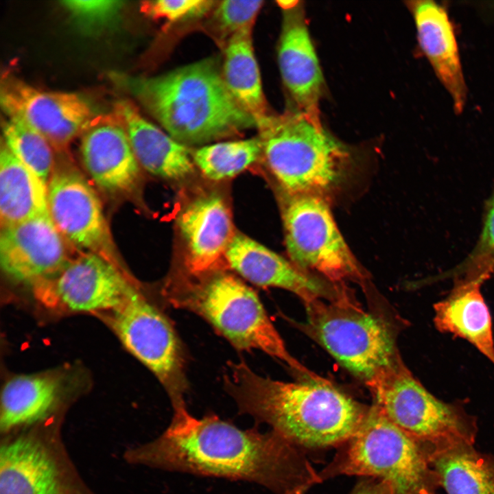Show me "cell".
Returning <instances> with one entry per match:
<instances>
[{"mask_svg": "<svg viewBox=\"0 0 494 494\" xmlns=\"http://www.w3.org/2000/svg\"><path fill=\"white\" fill-rule=\"evenodd\" d=\"M47 189L49 216L64 240L113 261L102 204L85 178L70 167L54 168Z\"/></svg>", "mask_w": 494, "mask_h": 494, "instance_id": "cell-13", "label": "cell"}, {"mask_svg": "<svg viewBox=\"0 0 494 494\" xmlns=\"http://www.w3.org/2000/svg\"><path fill=\"white\" fill-rule=\"evenodd\" d=\"M2 140L13 155L47 186L55 168L54 148L23 121L8 117L2 124Z\"/></svg>", "mask_w": 494, "mask_h": 494, "instance_id": "cell-28", "label": "cell"}, {"mask_svg": "<svg viewBox=\"0 0 494 494\" xmlns=\"http://www.w3.org/2000/svg\"><path fill=\"white\" fill-rule=\"evenodd\" d=\"M252 31V28L243 30L227 40L222 75L231 95L257 124L270 113L254 53Z\"/></svg>", "mask_w": 494, "mask_h": 494, "instance_id": "cell-25", "label": "cell"}, {"mask_svg": "<svg viewBox=\"0 0 494 494\" xmlns=\"http://www.w3.org/2000/svg\"><path fill=\"white\" fill-rule=\"evenodd\" d=\"M193 277L197 282L166 292L171 305L201 316L238 349L263 351L303 379L321 378L289 353L259 296L241 279L221 272Z\"/></svg>", "mask_w": 494, "mask_h": 494, "instance_id": "cell-5", "label": "cell"}, {"mask_svg": "<svg viewBox=\"0 0 494 494\" xmlns=\"http://www.w3.org/2000/svg\"><path fill=\"white\" fill-rule=\"evenodd\" d=\"M304 305L303 331L366 385L401 360L386 325L349 295Z\"/></svg>", "mask_w": 494, "mask_h": 494, "instance_id": "cell-6", "label": "cell"}, {"mask_svg": "<svg viewBox=\"0 0 494 494\" xmlns=\"http://www.w3.org/2000/svg\"><path fill=\"white\" fill-rule=\"evenodd\" d=\"M262 154L257 137L204 145L193 154L195 165L208 179L233 177L255 163Z\"/></svg>", "mask_w": 494, "mask_h": 494, "instance_id": "cell-27", "label": "cell"}, {"mask_svg": "<svg viewBox=\"0 0 494 494\" xmlns=\"http://www.w3.org/2000/svg\"><path fill=\"white\" fill-rule=\"evenodd\" d=\"M80 153L87 172L101 189L126 192L136 186L140 165L115 115L97 117L82 135Z\"/></svg>", "mask_w": 494, "mask_h": 494, "instance_id": "cell-19", "label": "cell"}, {"mask_svg": "<svg viewBox=\"0 0 494 494\" xmlns=\"http://www.w3.org/2000/svg\"><path fill=\"white\" fill-rule=\"evenodd\" d=\"M110 325L122 344L159 379L173 408L185 405V358L180 340L165 316L134 288L110 311Z\"/></svg>", "mask_w": 494, "mask_h": 494, "instance_id": "cell-10", "label": "cell"}, {"mask_svg": "<svg viewBox=\"0 0 494 494\" xmlns=\"http://www.w3.org/2000/svg\"><path fill=\"white\" fill-rule=\"evenodd\" d=\"M419 45L434 72L449 94L455 113L460 114L467 98V87L455 28L445 5L435 1L408 2Z\"/></svg>", "mask_w": 494, "mask_h": 494, "instance_id": "cell-18", "label": "cell"}, {"mask_svg": "<svg viewBox=\"0 0 494 494\" xmlns=\"http://www.w3.org/2000/svg\"><path fill=\"white\" fill-rule=\"evenodd\" d=\"M484 281H458L447 297L434 304V322L440 331L468 341L494 364L491 316L480 292Z\"/></svg>", "mask_w": 494, "mask_h": 494, "instance_id": "cell-21", "label": "cell"}, {"mask_svg": "<svg viewBox=\"0 0 494 494\" xmlns=\"http://www.w3.org/2000/svg\"><path fill=\"white\" fill-rule=\"evenodd\" d=\"M65 242L49 213L1 228V269L14 281L35 285L69 261Z\"/></svg>", "mask_w": 494, "mask_h": 494, "instance_id": "cell-14", "label": "cell"}, {"mask_svg": "<svg viewBox=\"0 0 494 494\" xmlns=\"http://www.w3.org/2000/svg\"><path fill=\"white\" fill-rule=\"evenodd\" d=\"M135 287L115 263L84 252L54 276L34 285V293L46 307L66 312L112 311Z\"/></svg>", "mask_w": 494, "mask_h": 494, "instance_id": "cell-11", "label": "cell"}, {"mask_svg": "<svg viewBox=\"0 0 494 494\" xmlns=\"http://www.w3.org/2000/svg\"><path fill=\"white\" fill-rule=\"evenodd\" d=\"M60 390L58 378L49 374L12 377L1 392V430L8 432L44 419L56 405Z\"/></svg>", "mask_w": 494, "mask_h": 494, "instance_id": "cell-24", "label": "cell"}, {"mask_svg": "<svg viewBox=\"0 0 494 494\" xmlns=\"http://www.w3.org/2000/svg\"><path fill=\"white\" fill-rule=\"evenodd\" d=\"M61 3L80 27L89 31L99 30L115 22L124 6V1L114 0H71Z\"/></svg>", "mask_w": 494, "mask_h": 494, "instance_id": "cell-29", "label": "cell"}, {"mask_svg": "<svg viewBox=\"0 0 494 494\" xmlns=\"http://www.w3.org/2000/svg\"><path fill=\"white\" fill-rule=\"evenodd\" d=\"M47 213V185L13 155L1 139V228Z\"/></svg>", "mask_w": 494, "mask_h": 494, "instance_id": "cell-23", "label": "cell"}, {"mask_svg": "<svg viewBox=\"0 0 494 494\" xmlns=\"http://www.w3.org/2000/svg\"><path fill=\"white\" fill-rule=\"evenodd\" d=\"M0 494H60L57 466L38 440L21 437L1 446Z\"/></svg>", "mask_w": 494, "mask_h": 494, "instance_id": "cell-22", "label": "cell"}, {"mask_svg": "<svg viewBox=\"0 0 494 494\" xmlns=\"http://www.w3.org/2000/svg\"><path fill=\"white\" fill-rule=\"evenodd\" d=\"M353 494H395L392 486L387 482L379 480L362 484Z\"/></svg>", "mask_w": 494, "mask_h": 494, "instance_id": "cell-33", "label": "cell"}, {"mask_svg": "<svg viewBox=\"0 0 494 494\" xmlns=\"http://www.w3.org/2000/svg\"><path fill=\"white\" fill-rule=\"evenodd\" d=\"M336 462L335 472L372 476L388 482L395 494L427 489L428 457L420 444L390 421L375 404Z\"/></svg>", "mask_w": 494, "mask_h": 494, "instance_id": "cell-8", "label": "cell"}, {"mask_svg": "<svg viewBox=\"0 0 494 494\" xmlns=\"http://www.w3.org/2000/svg\"><path fill=\"white\" fill-rule=\"evenodd\" d=\"M468 447L432 459L440 482L448 494H494V456L480 455Z\"/></svg>", "mask_w": 494, "mask_h": 494, "instance_id": "cell-26", "label": "cell"}, {"mask_svg": "<svg viewBox=\"0 0 494 494\" xmlns=\"http://www.w3.org/2000/svg\"><path fill=\"white\" fill-rule=\"evenodd\" d=\"M481 255L467 273L468 277L488 279L494 272V198L486 219L481 242Z\"/></svg>", "mask_w": 494, "mask_h": 494, "instance_id": "cell-32", "label": "cell"}, {"mask_svg": "<svg viewBox=\"0 0 494 494\" xmlns=\"http://www.w3.org/2000/svg\"><path fill=\"white\" fill-rule=\"evenodd\" d=\"M281 198L285 244L290 261L333 284L363 281L366 274L340 232L327 198L285 192Z\"/></svg>", "mask_w": 494, "mask_h": 494, "instance_id": "cell-9", "label": "cell"}, {"mask_svg": "<svg viewBox=\"0 0 494 494\" xmlns=\"http://www.w3.org/2000/svg\"><path fill=\"white\" fill-rule=\"evenodd\" d=\"M366 386L387 418L419 443L434 447L431 459L445 451L471 445L472 419L460 408L431 394L402 360Z\"/></svg>", "mask_w": 494, "mask_h": 494, "instance_id": "cell-7", "label": "cell"}, {"mask_svg": "<svg viewBox=\"0 0 494 494\" xmlns=\"http://www.w3.org/2000/svg\"><path fill=\"white\" fill-rule=\"evenodd\" d=\"M177 224L188 272L195 277L213 272L235 233L224 198L216 193L196 198L182 210Z\"/></svg>", "mask_w": 494, "mask_h": 494, "instance_id": "cell-16", "label": "cell"}, {"mask_svg": "<svg viewBox=\"0 0 494 494\" xmlns=\"http://www.w3.org/2000/svg\"><path fill=\"white\" fill-rule=\"evenodd\" d=\"M115 77L169 135L186 146L207 145L257 127L228 91L214 60L157 76Z\"/></svg>", "mask_w": 494, "mask_h": 494, "instance_id": "cell-3", "label": "cell"}, {"mask_svg": "<svg viewBox=\"0 0 494 494\" xmlns=\"http://www.w3.org/2000/svg\"><path fill=\"white\" fill-rule=\"evenodd\" d=\"M216 2L208 0H156L143 1L141 11L154 19L176 23L206 14Z\"/></svg>", "mask_w": 494, "mask_h": 494, "instance_id": "cell-31", "label": "cell"}, {"mask_svg": "<svg viewBox=\"0 0 494 494\" xmlns=\"http://www.w3.org/2000/svg\"><path fill=\"white\" fill-rule=\"evenodd\" d=\"M0 101L8 117L29 125L58 152H65L98 117L78 93L41 90L12 76L1 81Z\"/></svg>", "mask_w": 494, "mask_h": 494, "instance_id": "cell-12", "label": "cell"}, {"mask_svg": "<svg viewBox=\"0 0 494 494\" xmlns=\"http://www.w3.org/2000/svg\"><path fill=\"white\" fill-rule=\"evenodd\" d=\"M300 2H298L299 3ZM298 3L286 12L278 51L283 81L298 110L322 126L319 102L323 76L304 16Z\"/></svg>", "mask_w": 494, "mask_h": 494, "instance_id": "cell-17", "label": "cell"}, {"mask_svg": "<svg viewBox=\"0 0 494 494\" xmlns=\"http://www.w3.org/2000/svg\"><path fill=\"white\" fill-rule=\"evenodd\" d=\"M297 447L272 430H243L215 415L197 418L185 405L174 409L165 431L133 458L172 472L246 481L276 494H303L320 477Z\"/></svg>", "mask_w": 494, "mask_h": 494, "instance_id": "cell-1", "label": "cell"}, {"mask_svg": "<svg viewBox=\"0 0 494 494\" xmlns=\"http://www.w3.org/2000/svg\"><path fill=\"white\" fill-rule=\"evenodd\" d=\"M229 370L226 386L240 412L296 446L345 443L368 410L325 378L278 381L259 375L244 362L230 364Z\"/></svg>", "mask_w": 494, "mask_h": 494, "instance_id": "cell-2", "label": "cell"}, {"mask_svg": "<svg viewBox=\"0 0 494 494\" xmlns=\"http://www.w3.org/2000/svg\"><path fill=\"white\" fill-rule=\"evenodd\" d=\"M230 268L262 287H279L298 296L304 304L317 299L336 301L347 293L337 285L306 272L246 235L235 232L225 253Z\"/></svg>", "mask_w": 494, "mask_h": 494, "instance_id": "cell-15", "label": "cell"}, {"mask_svg": "<svg viewBox=\"0 0 494 494\" xmlns=\"http://www.w3.org/2000/svg\"><path fill=\"white\" fill-rule=\"evenodd\" d=\"M299 1H279L277 3L279 6L284 10H288L296 6Z\"/></svg>", "mask_w": 494, "mask_h": 494, "instance_id": "cell-34", "label": "cell"}, {"mask_svg": "<svg viewBox=\"0 0 494 494\" xmlns=\"http://www.w3.org/2000/svg\"><path fill=\"white\" fill-rule=\"evenodd\" d=\"M115 115L123 125L139 164L150 174L180 180L194 170L188 148L147 120L127 101L116 104Z\"/></svg>", "mask_w": 494, "mask_h": 494, "instance_id": "cell-20", "label": "cell"}, {"mask_svg": "<svg viewBox=\"0 0 494 494\" xmlns=\"http://www.w3.org/2000/svg\"><path fill=\"white\" fill-rule=\"evenodd\" d=\"M263 1H222L214 7V22L222 36L228 39L235 33L252 28Z\"/></svg>", "mask_w": 494, "mask_h": 494, "instance_id": "cell-30", "label": "cell"}, {"mask_svg": "<svg viewBox=\"0 0 494 494\" xmlns=\"http://www.w3.org/2000/svg\"><path fill=\"white\" fill-rule=\"evenodd\" d=\"M262 154L283 192L327 198L346 178L348 148L298 110L257 122Z\"/></svg>", "mask_w": 494, "mask_h": 494, "instance_id": "cell-4", "label": "cell"}, {"mask_svg": "<svg viewBox=\"0 0 494 494\" xmlns=\"http://www.w3.org/2000/svg\"><path fill=\"white\" fill-rule=\"evenodd\" d=\"M417 494H432L427 489H423Z\"/></svg>", "mask_w": 494, "mask_h": 494, "instance_id": "cell-35", "label": "cell"}]
</instances>
